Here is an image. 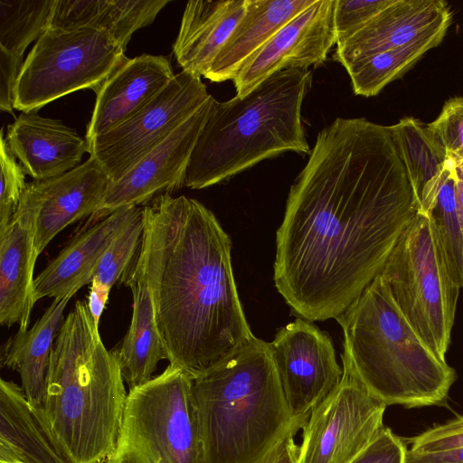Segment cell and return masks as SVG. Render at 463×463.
Segmentation results:
<instances>
[{
    "instance_id": "7402d4cb",
    "label": "cell",
    "mask_w": 463,
    "mask_h": 463,
    "mask_svg": "<svg viewBox=\"0 0 463 463\" xmlns=\"http://www.w3.org/2000/svg\"><path fill=\"white\" fill-rule=\"evenodd\" d=\"M248 0L189 1L174 53L182 71L205 76L243 17Z\"/></svg>"
},
{
    "instance_id": "f546056e",
    "label": "cell",
    "mask_w": 463,
    "mask_h": 463,
    "mask_svg": "<svg viewBox=\"0 0 463 463\" xmlns=\"http://www.w3.org/2000/svg\"><path fill=\"white\" fill-rule=\"evenodd\" d=\"M426 127L445 154L463 165V97L447 100L437 118Z\"/></svg>"
},
{
    "instance_id": "4316f807",
    "label": "cell",
    "mask_w": 463,
    "mask_h": 463,
    "mask_svg": "<svg viewBox=\"0 0 463 463\" xmlns=\"http://www.w3.org/2000/svg\"><path fill=\"white\" fill-rule=\"evenodd\" d=\"M443 36L426 38L356 61L345 68L354 94L377 95L390 82L402 77L429 50L439 45Z\"/></svg>"
},
{
    "instance_id": "d6a6232c",
    "label": "cell",
    "mask_w": 463,
    "mask_h": 463,
    "mask_svg": "<svg viewBox=\"0 0 463 463\" xmlns=\"http://www.w3.org/2000/svg\"><path fill=\"white\" fill-rule=\"evenodd\" d=\"M413 451H439L463 447V415L434 425L408 439Z\"/></svg>"
},
{
    "instance_id": "d6986e66",
    "label": "cell",
    "mask_w": 463,
    "mask_h": 463,
    "mask_svg": "<svg viewBox=\"0 0 463 463\" xmlns=\"http://www.w3.org/2000/svg\"><path fill=\"white\" fill-rule=\"evenodd\" d=\"M35 213L19 203L8 225L0 230V323L26 331L33 297Z\"/></svg>"
},
{
    "instance_id": "277c9868",
    "label": "cell",
    "mask_w": 463,
    "mask_h": 463,
    "mask_svg": "<svg viewBox=\"0 0 463 463\" xmlns=\"http://www.w3.org/2000/svg\"><path fill=\"white\" fill-rule=\"evenodd\" d=\"M204 463H257L294 428L269 343L256 336L193 376Z\"/></svg>"
},
{
    "instance_id": "f35d334b",
    "label": "cell",
    "mask_w": 463,
    "mask_h": 463,
    "mask_svg": "<svg viewBox=\"0 0 463 463\" xmlns=\"http://www.w3.org/2000/svg\"><path fill=\"white\" fill-rule=\"evenodd\" d=\"M454 163L456 165V209L463 241V165L458 164L455 161Z\"/></svg>"
},
{
    "instance_id": "3957f363",
    "label": "cell",
    "mask_w": 463,
    "mask_h": 463,
    "mask_svg": "<svg viewBox=\"0 0 463 463\" xmlns=\"http://www.w3.org/2000/svg\"><path fill=\"white\" fill-rule=\"evenodd\" d=\"M128 392L87 301H77L55 339L43 409L72 463H102L113 453Z\"/></svg>"
},
{
    "instance_id": "9a60e30c",
    "label": "cell",
    "mask_w": 463,
    "mask_h": 463,
    "mask_svg": "<svg viewBox=\"0 0 463 463\" xmlns=\"http://www.w3.org/2000/svg\"><path fill=\"white\" fill-rule=\"evenodd\" d=\"M109 182L99 161L90 156L61 175L26 184L19 203L35 213L37 258L61 231L99 209Z\"/></svg>"
},
{
    "instance_id": "44dd1931",
    "label": "cell",
    "mask_w": 463,
    "mask_h": 463,
    "mask_svg": "<svg viewBox=\"0 0 463 463\" xmlns=\"http://www.w3.org/2000/svg\"><path fill=\"white\" fill-rule=\"evenodd\" d=\"M134 207V206H133ZM132 207L120 208L85 225L34 279L35 303L72 296L94 278L98 263Z\"/></svg>"
},
{
    "instance_id": "603a6c76",
    "label": "cell",
    "mask_w": 463,
    "mask_h": 463,
    "mask_svg": "<svg viewBox=\"0 0 463 463\" xmlns=\"http://www.w3.org/2000/svg\"><path fill=\"white\" fill-rule=\"evenodd\" d=\"M119 281L131 289L133 312L124 339L112 351L130 390L149 381L158 363L168 361L169 356L156 327L151 291L137 258Z\"/></svg>"
},
{
    "instance_id": "e0dca14e",
    "label": "cell",
    "mask_w": 463,
    "mask_h": 463,
    "mask_svg": "<svg viewBox=\"0 0 463 463\" xmlns=\"http://www.w3.org/2000/svg\"><path fill=\"white\" fill-rule=\"evenodd\" d=\"M170 61L163 55L141 54L128 59L96 91V102L86 140L130 118L174 78Z\"/></svg>"
},
{
    "instance_id": "d4e9b609",
    "label": "cell",
    "mask_w": 463,
    "mask_h": 463,
    "mask_svg": "<svg viewBox=\"0 0 463 463\" xmlns=\"http://www.w3.org/2000/svg\"><path fill=\"white\" fill-rule=\"evenodd\" d=\"M71 298H53L32 328L18 330L2 346L1 364L17 372L24 393L33 405L43 406L52 350Z\"/></svg>"
},
{
    "instance_id": "5b68a950",
    "label": "cell",
    "mask_w": 463,
    "mask_h": 463,
    "mask_svg": "<svg viewBox=\"0 0 463 463\" xmlns=\"http://www.w3.org/2000/svg\"><path fill=\"white\" fill-rule=\"evenodd\" d=\"M309 70L276 72L244 97L213 99L185 172L184 185L203 189L286 152L310 155L301 109Z\"/></svg>"
},
{
    "instance_id": "f1b7e54d",
    "label": "cell",
    "mask_w": 463,
    "mask_h": 463,
    "mask_svg": "<svg viewBox=\"0 0 463 463\" xmlns=\"http://www.w3.org/2000/svg\"><path fill=\"white\" fill-rule=\"evenodd\" d=\"M143 231L142 208L134 206L102 254L92 282L111 289L121 279L139 252Z\"/></svg>"
},
{
    "instance_id": "9c48e42d",
    "label": "cell",
    "mask_w": 463,
    "mask_h": 463,
    "mask_svg": "<svg viewBox=\"0 0 463 463\" xmlns=\"http://www.w3.org/2000/svg\"><path fill=\"white\" fill-rule=\"evenodd\" d=\"M128 59L125 50L104 32L49 27L24 61L14 109L36 111L79 90L96 92Z\"/></svg>"
},
{
    "instance_id": "2e32d148",
    "label": "cell",
    "mask_w": 463,
    "mask_h": 463,
    "mask_svg": "<svg viewBox=\"0 0 463 463\" xmlns=\"http://www.w3.org/2000/svg\"><path fill=\"white\" fill-rule=\"evenodd\" d=\"M450 23V9L443 0H392L357 33L336 45L333 58L346 68L381 52L444 37Z\"/></svg>"
},
{
    "instance_id": "7c38bea8",
    "label": "cell",
    "mask_w": 463,
    "mask_h": 463,
    "mask_svg": "<svg viewBox=\"0 0 463 463\" xmlns=\"http://www.w3.org/2000/svg\"><path fill=\"white\" fill-rule=\"evenodd\" d=\"M269 346L290 414L307 420L343 375L332 340L312 321L298 317L276 333Z\"/></svg>"
},
{
    "instance_id": "ba28073f",
    "label": "cell",
    "mask_w": 463,
    "mask_h": 463,
    "mask_svg": "<svg viewBox=\"0 0 463 463\" xmlns=\"http://www.w3.org/2000/svg\"><path fill=\"white\" fill-rule=\"evenodd\" d=\"M105 463H204L189 373L169 364L129 390L117 445Z\"/></svg>"
},
{
    "instance_id": "30bf717a",
    "label": "cell",
    "mask_w": 463,
    "mask_h": 463,
    "mask_svg": "<svg viewBox=\"0 0 463 463\" xmlns=\"http://www.w3.org/2000/svg\"><path fill=\"white\" fill-rule=\"evenodd\" d=\"M339 384L309 413L298 463H350L384 429L386 405L373 396L343 353Z\"/></svg>"
},
{
    "instance_id": "e575fe53",
    "label": "cell",
    "mask_w": 463,
    "mask_h": 463,
    "mask_svg": "<svg viewBox=\"0 0 463 463\" xmlns=\"http://www.w3.org/2000/svg\"><path fill=\"white\" fill-rule=\"evenodd\" d=\"M24 61L0 46V109L12 113L14 109L15 90Z\"/></svg>"
},
{
    "instance_id": "8992f818",
    "label": "cell",
    "mask_w": 463,
    "mask_h": 463,
    "mask_svg": "<svg viewBox=\"0 0 463 463\" xmlns=\"http://www.w3.org/2000/svg\"><path fill=\"white\" fill-rule=\"evenodd\" d=\"M344 354L367 390L386 406H443L457 379L406 319L381 274L336 318Z\"/></svg>"
},
{
    "instance_id": "4fadbf2b",
    "label": "cell",
    "mask_w": 463,
    "mask_h": 463,
    "mask_svg": "<svg viewBox=\"0 0 463 463\" xmlns=\"http://www.w3.org/2000/svg\"><path fill=\"white\" fill-rule=\"evenodd\" d=\"M213 99L210 95L194 114L120 179L110 181L99 209L88 218L86 225L120 208L146 205L159 195L171 194L184 186L192 151Z\"/></svg>"
},
{
    "instance_id": "4dcf8cb0",
    "label": "cell",
    "mask_w": 463,
    "mask_h": 463,
    "mask_svg": "<svg viewBox=\"0 0 463 463\" xmlns=\"http://www.w3.org/2000/svg\"><path fill=\"white\" fill-rule=\"evenodd\" d=\"M0 230L10 222L24 191L25 173L1 133Z\"/></svg>"
},
{
    "instance_id": "8fae6325",
    "label": "cell",
    "mask_w": 463,
    "mask_h": 463,
    "mask_svg": "<svg viewBox=\"0 0 463 463\" xmlns=\"http://www.w3.org/2000/svg\"><path fill=\"white\" fill-rule=\"evenodd\" d=\"M210 95L201 77L182 71L130 118L87 140L89 154L110 181H117L194 114Z\"/></svg>"
},
{
    "instance_id": "6da1fadb",
    "label": "cell",
    "mask_w": 463,
    "mask_h": 463,
    "mask_svg": "<svg viewBox=\"0 0 463 463\" xmlns=\"http://www.w3.org/2000/svg\"><path fill=\"white\" fill-rule=\"evenodd\" d=\"M418 211L392 126L337 118L290 187L275 287L299 317L336 318L381 273Z\"/></svg>"
},
{
    "instance_id": "1f68e13d",
    "label": "cell",
    "mask_w": 463,
    "mask_h": 463,
    "mask_svg": "<svg viewBox=\"0 0 463 463\" xmlns=\"http://www.w3.org/2000/svg\"><path fill=\"white\" fill-rule=\"evenodd\" d=\"M392 0H335L334 25L336 45L343 43Z\"/></svg>"
},
{
    "instance_id": "52a82bcc",
    "label": "cell",
    "mask_w": 463,
    "mask_h": 463,
    "mask_svg": "<svg viewBox=\"0 0 463 463\" xmlns=\"http://www.w3.org/2000/svg\"><path fill=\"white\" fill-rule=\"evenodd\" d=\"M380 274L409 323L445 360L461 285L428 214L417 212Z\"/></svg>"
},
{
    "instance_id": "7a4b0ae2",
    "label": "cell",
    "mask_w": 463,
    "mask_h": 463,
    "mask_svg": "<svg viewBox=\"0 0 463 463\" xmlns=\"http://www.w3.org/2000/svg\"><path fill=\"white\" fill-rule=\"evenodd\" d=\"M137 260L153 299L170 365L192 376L255 335L233 275L229 235L195 199L159 195L142 207Z\"/></svg>"
},
{
    "instance_id": "d590c367",
    "label": "cell",
    "mask_w": 463,
    "mask_h": 463,
    "mask_svg": "<svg viewBox=\"0 0 463 463\" xmlns=\"http://www.w3.org/2000/svg\"><path fill=\"white\" fill-rule=\"evenodd\" d=\"M301 428L289 430L257 463H298V445L295 436Z\"/></svg>"
},
{
    "instance_id": "cb8c5ba5",
    "label": "cell",
    "mask_w": 463,
    "mask_h": 463,
    "mask_svg": "<svg viewBox=\"0 0 463 463\" xmlns=\"http://www.w3.org/2000/svg\"><path fill=\"white\" fill-rule=\"evenodd\" d=\"M316 0H248L243 17L204 76L213 82L232 80L242 65L280 28Z\"/></svg>"
},
{
    "instance_id": "ffe728a7",
    "label": "cell",
    "mask_w": 463,
    "mask_h": 463,
    "mask_svg": "<svg viewBox=\"0 0 463 463\" xmlns=\"http://www.w3.org/2000/svg\"><path fill=\"white\" fill-rule=\"evenodd\" d=\"M0 463H72L54 435L42 406L21 386L0 381Z\"/></svg>"
},
{
    "instance_id": "8d00e7d4",
    "label": "cell",
    "mask_w": 463,
    "mask_h": 463,
    "mask_svg": "<svg viewBox=\"0 0 463 463\" xmlns=\"http://www.w3.org/2000/svg\"><path fill=\"white\" fill-rule=\"evenodd\" d=\"M405 463H463V447L439 451H413L408 449Z\"/></svg>"
},
{
    "instance_id": "5bb4252c",
    "label": "cell",
    "mask_w": 463,
    "mask_h": 463,
    "mask_svg": "<svg viewBox=\"0 0 463 463\" xmlns=\"http://www.w3.org/2000/svg\"><path fill=\"white\" fill-rule=\"evenodd\" d=\"M335 1L316 0L280 28L232 80L236 95L246 96L276 72L322 64L336 44Z\"/></svg>"
},
{
    "instance_id": "74e56055",
    "label": "cell",
    "mask_w": 463,
    "mask_h": 463,
    "mask_svg": "<svg viewBox=\"0 0 463 463\" xmlns=\"http://www.w3.org/2000/svg\"><path fill=\"white\" fill-rule=\"evenodd\" d=\"M90 284L87 304L96 325L99 326L101 315L109 300L110 289L94 282Z\"/></svg>"
},
{
    "instance_id": "83f0119b",
    "label": "cell",
    "mask_w": 463,
    "mask_h": 463,
    "mask_svg": "<svg viewBox=\"0 0 463 463\" xmlns=\"http://www.w3.org/2000/svg\"><path fill=\"white\" fill-rule=\"evenodd\" d=\"M56 0H0V46L16 56L50 27Z\"/></svg>"
},
{
    "instance_id": "ac0fdd59",
    "label": "cell",
    "mask_w": 463,
    "mask_h": 463,
    "mask_svg": "<svg viewBox=\"0 0 463 463\" xmlns=\"http://www.w3.org/2000/svg\"><path fill=\"white\" fill-rule=\"evenodd\" d=\"M5 140L25 174L33 180L61 175L79 166L89 144L61 121L36 111L22 112L7 127Z\"/></svg>"
},
{
    "instance_id": "484cf974",
    "label": "cell",
    "mask_w": 463,
    "mask_h": 463,
    "mask_svg": "<svg viewBox=\"0 0 463 463\" xmlns=\"http://www.w3.org/2000/svg\"><path fill=\"white\" fill-rule=\"evenodd\" d=\"M170 0H56L50 27L106 33L125 51L132 34L151 24Z\"/></svg>"
},
{
    "instance_id": "836d02e7",
    "label": "cell",
    "mask_w": 463,
    "mask_h": 463,
    "mask_svg": "<svg viewBox=\"0 0 463 463\" xmlns=\"http://www.w3.org/2000/svg\"><path fill=\"white\" fill-rule=\"evenodd\" d=\"M407 447L390 428L384 427L373 441L350 463H405Z\"/></svg>"
}]
</instances>
